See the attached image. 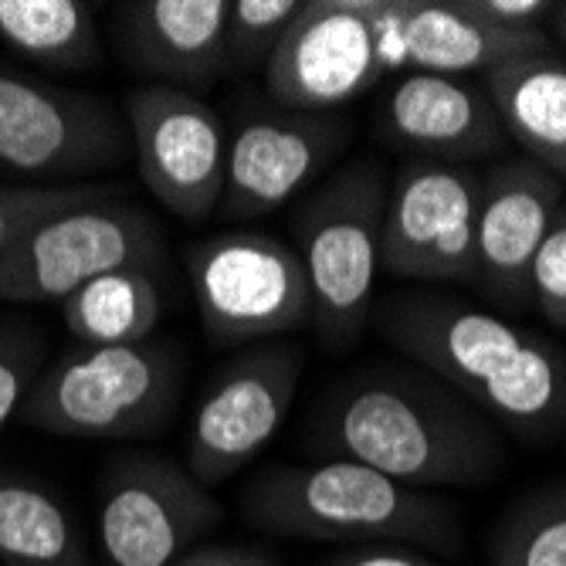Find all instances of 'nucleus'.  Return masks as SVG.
<instances>
[{
    "instance_id": "nucleus-1",
    "label": "nucleus",
    "mask_w": 566,
    "mask_h": 566,
    "mask_svg": "<svg viewBox=\"0 0 566 566\" xmlns=\"http://www.w3.org/2000/svg\"><path fill=\"white\" fill-rule=\"evenodd\" d=\"M316 444L410 489L482 485L505 465L499 431L472 403L410 370L343 380L316 418Z\"/></svg>"
},
{
    "instance_id": "nucleus-2",
    "label": "nucleus",
    "mask_w": 566,
    "mask_h": 566,
    "mask_svg": "<svg viewBox=\"0 0 566 566\" xmlns=\"http://www.w3.org/2000/svg\"><path fill=\"white\" fill-rule=\"evenodd\" d=\"M380 336L516 438L566 431V353L509 319L441 295H397Z\"/></svg>"
},
{
    "instance_id": "nucleus-3",
    "label": "nucleus",
    "mask_w": 566,
    "mask_h": 566,
    "mask_svg": "<svg viewBox=\"0 0 566 566\" xmlns=\"http://www.w3.org/2000/svg\"><path fill=\"white\" fill-rule=\"evenodd\" d=\"M241 505L251 526L289 539L403 543L441 553L461 546V523L448 502L346 458L262 472L244 489Z\"/></svg>"
},
{
    "instance_id": "nucleus-4",
    "label": "nucleus",
    "mask_w": 566,
    "mask_h": 566,
    "mask_svg": "<svg viewBox=\"0 0 566 566\" xmlns=\"http://www.w3.org/2000/svg\"><path fill=\"white\" fill-rule=\"evenodd\" d=\"M177 394L180 364L160 343L75 346L34 377L18 415L48 434L126 441L157 431Z\"/></svg>"
},
{
    "instance_id": "nucleus-5",
    "label": "nucleus",
    "mask_w": 566,
    "mask_h": 566,
    "mask_svg": "<svg viewBox=\"0 0 566 566\" xmlns=\"http://www.w3.org/2000/svg\"><path fill=\"white\" fill-rule=\"evenodd\" d=\"M384 203L380 167L359 160L308 193L292 221L313 295V326L329 349L353 346L367 329L380 272Z\"/></svg>"
},
{
    "instance_id": "nucleus-6",
    "label": "nucleus",
    "mask_w": 566,
    "mask_h": 566,
    "mask_svg": "<svg viewBox=\"0 0 566 566\" xmlns=\"http://www.w3.org/2000/svg\"><path fill=\"white\" fill-rule=\"evenodd\" d=\"M164 234L143 208L106 190L38 221L0 262V302H65L82 285L126 272L164 269Z\"/></svg>"
},
{
    "instance_id": "nucleus-7",
    "label": "nucleus",
    "mask_w": 566,
    "mask_h": 566,
    "mask_svg": "<svg viewBox=\"0 0 566 566\" xmlns=\"http://www.w3.org/2000/svg\"><path fill=\"white\" fill-rule=\"evenodd\" d=\"M133 157L126 119L102 95L0 69V167L31 187L116 170Z\"/></svg>"
},
{
    "instance_id": "nucleus-8",
    "label": "nucleus",
    "mask_w": 566,
    "mask_h": 566,
    "mask_svg": "<svg viewBox=\"0 0 566 566\" xmlns=\"http://www.w3.org/2000/svg\"><path fill=\"white\" fill-rule=\"evenodd\" d=\"M197 313L218 346L282 336L313 323L298 251L265 231H228L187 251Z\"/></svg>"
},
{
    "instance_id": "nucleus-9",
    "label": "nucleus",
    "mask_w": 566,
    "mask_h": 566,
    "mask_svg": "<svg viewBox=\"0 0 566 566\" xmlns=\"http://www.w3.org/2000/svg\"><path fill=\"white\" fill-rule=\"evenodd\" d=\"M139 180L180 221L221 208L228 170L224 119L197 92L143 82L123 95Z\"/></svg>"
},
{
    "instance_id": "nucleus-10",
    "label": "nucleus",
    "mask_w": 566,
    "mask_h": 566,
    "mask_svg": "<svg viewBox=\"0 0 566 566\" xmlns=\"http://www.w3.org/2000/svg\"><path fill=\"white\" fill-rule=\"evenodd\" d=\"M482 170L407 160L387 187L380 269L410 282L475 285Z\"/></svg>"
},
{
    "instance_id": "nucleus-11",
    "label": "nucleus",
    "mask_w": 566,
    "mask_h": 566,
    "mask_svg": "<svg viewBox=\"0 0 566 566\" xmlns=\"http://www.w3.org/2000/svg\"><path fill=\"white\" fill-rule=\"evenodd\" d=\"M224 520L190 472L153 454H126L98 489V543L106 566H177Z\"/></svg>"
},
{
    "instance_id": "nucleus-12",
    "label": "nucleus",
    "mask_w": 566,
    "mask_h": 566,
    "mask_svg": "<svg viewBox=\"0 0 566 566\" xmlns=\"http://www.w3.org/2000/svg\"><path fill=\"white\" fill-rule=\"evenodd\" d=\"M302 377V356L292 346H262L238 356L200 400L187 472L197 485L211 489L248 469L289 418Z\"/></svg>"
},
{
    "instance_id": "nucleus-13",
    "label": "nucleus",
    "mask_w": 566,
    "mask_h": 566,
    "mask_svg": "<svg viewBox=\"0 0 566 566\" xmlns=\"http://www.w3.org/2000/svg\"><path fill=\"white\" fill-rule=\"evenodd\" d=\"M380 75L374 28L359 0H302L265 65V88L279 109L329 113L370 92Z\"/></svg>"
},
{
    "instance_id": "nucleus-14",
    "label": "nucleus",
    "mask_w": 566,
    "mask_h": 566,
    "mask_svg": "<svg viewBox=\"0 0 566 566\" xmlns=\"http://www.w3.org/2000/svg\"><path fill=\"white\" fill-rule=\"evenodd\" d=\"M374 28L384 72L465 78L502 62L553 51L546 31H502L461 0H359Z\"/></svg>"
},
{
    "instance_id": "nucleus-15",
    "label": "nucleus",
    "mask_w": 566,
    "mask_h": 566,
    "mask_svg": "<svg viewBox=\"0 0 566 566\" xmlns=\"http://www.w3.org/2000/svg\"><path fill=\"white\" fill-rule=\"evenodd\" d=\"M349 126L326 113L251 109L228 136L221 214L254 221L279 211L346 146Z\"/></svg>"
},
{
    "instance_id": "nucleus-16",
    "label": "nucleus",
    "mask_w": 566,
    "mask_h": 566,
    "mask_svg": "<svg viewBox=\"0 0 566 566\" xmlns=\"http://www.w3.org/2000/svg\"><path fill=\"white\" fill-rule=\"evenodd\" d=\"M563 203V184L516 157L482 174L475 221V285L505 308L533 305L530 269Z\"/></svg>"
},
{
    "instance_id": "nucleus-17",
    "label": "nucleus",
    "mask_w": 566,
    "mask_h": 566,
    "mask_svg": "<svg viewBox=\"0 0 566 566\" xmlns=\"http://www.w3.org/2000/svg\"><path fill=\"white\" fill-rule=\"evenodd\" d=\"M377 126L410 160L454 167H469L509 143L489 92L444 75H403L377 109Z\"/></svg>"
},
{
    "instance_id": "nucleus-18",
    "label": "nucleus",
    "mask_w": 566,
    "mask_h": 566,
    "mask_svg": "<svg viewBox=\"0 0 566 566\" xmlns=\"http://www.w3.org/2000/svg\"><path fill=\"white\" fill-rule=\"evenodd\" d=\"M231 0H126L116 4V48L129 72L174 88H208L224 69Z\"/></svg>"
},
{
    "instance_id": "nucleus-19",
    "label": "nucleus",
    "mask_w": 566,
    "mask_h": 566,
    "mask_svg": "<svg viewBox=\"0 0 566 566\" xmlns=\"http://www.w3.org/2000/svg\"><path fill=\"white\" fill-rule=\"evenodd\" d=\"M482 88L526 160L566 184V62L553 51L512 59L492 69Z\"/></svg>"
},
{
    "instance_id": "nucleus-20",
    "label": "nucleus",
    "mask_w": 566,
    "mask_h": 566,
    "mask_svg": "<svg viewBox=\"0 0 566 566\" xmlns=\"http://www.w3.org/2000/svg\"><path fill=\"white\" fill-rule=\"evenodd\" d=\"M62 305V319L78 346H133L146 343L164 316L160 272L126 269L102 275Z\"/></svg>"
},
{
    "instance_id": "nucleus-21",
    "label": "nucleus",
    "mask_w": 566,
    "mask_h": 566,
    "mask_svg": "<svg viewBox=\"0 0 566 566\" xmlns=\"http://www.w3.org/2000/svg\"><path fill=\"white\" fill-rule=\"evenodd\" d=\"M0 41L48 72H88L102 62L95 8L85 0H0Z\"/></svg>"
},
{
    "instance_id": "nucleus-22",
    "label": "nucleus",
    "mask_w": 566,
    "mask_h": 566,
    "mask_svg": "<svg viewBox=\"0 0 566 566\" xmlns=\"http://www.w3.org/2000/svg\"><path fill=\"white\" fill-rule=\"evenodd\" d=\"M0 559L8 566H92L65 505L11 472H0Z\"/></svg>"
},
{
    "instance_id": "nucleus-23",
    "label": "nucleus",
    "mask_w": 566,
    "mask_h": 566,
    "mask_svg": "<svg viewBox=\"0 0 566 566\" xmlns=\"http://www.w3.org/2000/svg\"><path fill=\"white\" fill-rule=\"evenodd\" d=\"M489 566H566V485L536 489L505 509Z\"/></svg>"
},
{
    "instance_id": "nucleus-24",
    "label": "nucleus",
    "mask_w": 566,
    "mask_h": 566,
    "mask_svg": "<svg viewBox=\"0 0 566 566\" xmlns=\"http://www.w3.org/2000/svg\"><path fill=\"white\" fill-rule=\"evenodd\" d=\"M302 0H231L224 24V69L251 72L269 65Z\"/></svg>"
},
{
    "instance_id": "nucleus-25",
    "label": "nucleus",
    "mask_w": 566,
    "mask_h": 566,
    "mask_svg": "<svg viewBox=\"0 0 566 566\" xmlns=\"http://www.w3.org/2000/svg\"><path fill=\"white\" fill-rule=\"evenodd\" d=\"M98 187H8L0 184V262L14 251V244L44 218L95 197Z\"/></svg>"
},
{
    "instance_id": "nucleus-26",
    "label": "nucleus",
    "mask_w": 566,
    "mask_h": 566,
    "mask_svg": "<svg viewBox=\"0 0 566 566\" xmlns=\"http://www.w3.org/2000/svg\"><path fill=\"white\" fill-rule=\"evenodd\" d=\"M530 295L543 319L566 333V200L536 251L530 269Z\"/></svg>"
},
{
    "instance_id": "nucleus-27",
    "label": "nucleus",
    "mask_w": 566,
    "mask_h": 566,
    "mask_svg": "<svg viewBox=\"0 0 566 566\" xmlns=\"http://www.w3.org/2000/svg\"><path fill=\"white\" fill-rule=\"evenodd\" d=\"M41 349L24 336H4L0 339V431L21 410L34 374H38Z\"/></svg>"
},
{
    "instance_id": "nucleus-28",
    "label": "nucleus",
    "mask_w": 566,
    "mask_h": 566,
    "mask_svg": "<svg viewBox=\"0 0 566 566\" xmlns=\"http://www.w3.org/2000/svg\"><path fill=\"white\" fill-rule=\"evenodd\" d=\"M469 14L502 31H543L553 18L549 0H461Z\"/></svg>"
},
{
    "instance_id": "nucleus-29",
    "label": "nucleus",
    "mask_w": 566,
    "mask_h": 566,
    "mask_svg": "<svg viewBox=\"0 0 566 566\" xmlns=\"http://www.w3.org/2000/svg\"><path fill=\"white\" fill-rule=\"evenodd\" d=\"M323 566H438L418 549H407L397 543H367V546H346L343 553L329 556Z\"/></svg>"
},
{
    "instance_id": "nucleus-30",
    "label": "nucleus",
    "mask_w": 566,
    "mask_h": 566,
    "mask_svg": "<svg viewBox=\"0 0 566 566\" xmlns=\"http://www.w3.org/2000/svg\"><path fill=\"white\" fill-rule=\"evenodd\" d=\"M177 566H275V559L259 546H238V543H211L193 546Z\"/></svg>"
},
{
    "instance_id": "nucleus-31",
    "label": "nucleus",
    "mask_w": 566,
    "mask_h": 566,
    "mask_svg": "<svg viewBox=\"0 0 566 566\" xmlns=\"http://www.w3.org/2000/svg\"><path fill=\"white\" fill-rule=\"evenodd\" d=\"M549 24H553V34L566 44V0H563V4H556V8H553Z\"/></svg>"
}]
</instances>
